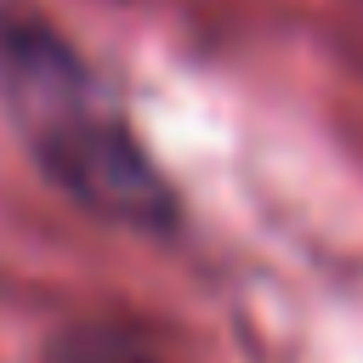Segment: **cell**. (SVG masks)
Returning a JSON list of instances; mask_svg holds the SVG:
<instances>
[{"mask_svg": "<svg viewBox=\"0 0 363 363\" xmlns=\"http://www.w3.org/2000/svg\"><path fill=\"white\" fill-rule=\"evenodd\" d=\"M0 85L34 147V159L91 210L153 227L170 221L176 204L136 147L130 125L91 85L79 57L28 23H0Z\"/></svg>", "mask_w": 363, "mask_h": 363, "instance_id": "6da1fadb", "label": "cell"}]
</instances>
